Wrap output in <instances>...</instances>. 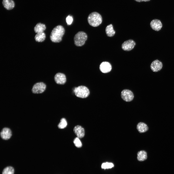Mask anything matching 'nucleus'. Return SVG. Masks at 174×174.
Here are the masks:
<instances>
[{
	"mask_svg": "<svg viewBox=\"0 0 174 174\" xmlns=\"http://www.w3.org/2000/svg\"><path fill=\"white\" fill-rule=\"evenodd\" d=\"M65 30L64 28L61 25H58L54 28L52 31L50 36L51 41L54 43L61 42L64 34Z\"/></svg>",
	"mask_w": 174,
	"mask_h": 174,
	"instance_id": "f257e3e1",
	"label": "nucleus"
},
{
	"mask_svg": "<svg viewBox=\"0 0 174 174\" xmlns=\"http://www.w3.org/2000/svg\"><path fill=\"white\" fill-rule=\"evenodd\" d=\"M87 20L89 24L93 27L98 26L102 23V21L101 15L96 12L91 13L89 15Z\"/></svg>",
	"mask_w": 174,
	"mask_h": 174,
	"instance_id": "f03ea898",
	"label": "nucleus"
},
{
	"mask_svg": "<svg viewBox=\"0 0 174 174\" xmlns=\"http://www.w3.org/2000/svg\"><path fill=\"white\" fill-rule=\"evenodd\" d=\"M87 38V35L85 32L82 31H79L74 36V44L77 46H81L85 44Z\"/></svg>",
	"mask_w": 174,
	"mask_h": 174,
	"instance_id": "7ed1b4c3",
	"label": "nucleus"
},
{
	"mask_svg": "<svg viewBox=\"0 0 174 174\" xmlns=\"http://www.w3.org/2000/svg\"><path fill=\"white\" fill-rule=\"evenodd\" d=\"M75 95L77 97L85 98L89 94V91L88 88L84 86H80L75 87L74 90Z\"/></svg>",
	"mask_w": 174,
	"mask_h": 174,
	"instance_id": "20e7f679",
	"label": "nucleus"
},
{
	"mask_svg": "<svg viewBox=\"0 0 174 174\" xmlns=\"http://www.w3.org/2000/svg\"><path fill=\"white\" fill-rule=\"evenodd\" d=\"M46 85L42 82H38L35 83L32 89V92L34 94H40L44 92L46 88Z\"/></svg>",
	"mask_w": 174,
	"mask_h": 174,
	"instance_id": "39448f33",
	"label": "nucleus"
},
{
	"mask_svg": "<svg viewBox=\"0 0 174 174\" xmlns=\"http://www.w3.org/2000/svg\"><path fill=\"white\" fill-rule=\"evenodd\" d=\"M121 96L124 101L127 102L131 101L133 99L134 96L133 93L128 89H124L121 92Z\"/></svg>",
	"mask_w": 174,
	"mask_h": 174,
	"instance_id": "423d86ee",
	"label": "nucleus"
},
{
	"mask_svg": "<svg viewBox=\"0 0 174 174\" xmlns=\"http://www.w3.org/2000/svg\"><path fill=\"white\" fill-rule=\"evenodd\" d=\"M150 67L152 71L157 72L161 69L163 67V64L160 61L156 59L152 62Z\"/></svg>",
	"mask_w": 174,
	"mask_h": 174,
	"instance_id": "0eeeda50",
	"label": "nucleus"
},
{
	"mask_svg": "<svg viewBox=\"0 0 174 174\" xmlns=\"http://www.w3.org/2000/svg\"><path fill=\"white\" fill-rule=\"evenodd\" d=\"M151 28L153 30L158 31L162 28L163 25L160 21L158 19H154L152 20L150 24Z\"/></svg>",
	"mask_w": 174,
	"mask_h": 174,
	"instance_id": "6e6552de",
	"label": "nucleus"
},
{
	"mask_svg": "<svg viewBox=\"0 0 174 174\" xmlns=\"http://www.w3.org/2000/svg\"><path fill=\"white\" fill-rule=\"evenodd\" d=\"M135 44L136 43L133 40L131 39L123 43L122 47L124 51H130L133 48Z\"/></svg>",
	"mask_w": 174,
	"mask_h": 174,
	"instance_id": "1a4fd4ad",
	"label": "nucleus"
},
{
	"mask_svg": "<svg viewBox=\"0 0 174 174\" xmlns=\"http://www.w3.org/2000/svg\"><path fill=\"white\" fill-rule=\"evenodd\" d=\"M54 79L56 82L59 84H64L66 81L65 75L63 73H60L56 74L55 76Z\"/></svg>",
	"mask_w": 174,
	"mask_h": 174,
	"instance_id": "9d476101",
	"label": "nucleus"
},
{
	"mask_svg": "<svg viewBox=\"0 0 174 174\" xmlns=\"http://www.w3.org/2000/svg\"><path fill=\"white\" fill-rule=\"evenodd\" d=\"M99 68L102 72L105 73L110 72L112 69V67L109 63L103 62L100 64Z\"/></svg>",
	"mask_w": 174,
	"mask_h": 174,
	"instance_id": "9b49d317",
	"label": "nucleus"
},
{
	"mask_svg": "<svg viewBox=\"0 0 174 174\" xmlns=\"http://www.w3.org/2000/svg\"><path fill=\"white\" fill-rule=\"evenodd\" d=\"M0 136L2 139L8 140L12 136L11 131L9 128H4L1 131Z\"/></svg>",
	"mask_w": 174,
	"mask_h": 174,
	"instance_id": "f8f14e48",
	"label": "nucleus"
},
{
	"mask_svg": "<svg viewBox=\"0 0 174 174\" xmlns=\"http://www.w3.org/2000/svg\"><path fill=\"white\" fill-rule=\"evenodd\" d=\"M73 130L77 137L79 138H81L84 136L85 130L80 125L76 126L74 128Z\"/></svg>",
	"mask_w": 174,
	"mask_h": 174,
	"instance_id": "ddd939ff",
	"label": "nucleus"
},
{
	"mask_svg": "<svg viewBox=\"0 0 174 174\" xmlns=\"http://www.w3.org/2000/svg\"><path fill=\"white\" fill-rule=\"evenodd\" d=\"M137 129L139 132L141 133L146 132L149 129L147 124L142 122H140L138 123Z\"/></svg>",
	"mask_w": 174,
	"mask_h": 174,
	"instance_id": "4468645a",
	"label": "nucleus"
},
{
	"mask_svg": "<svg viewBox=\"0 0 174 174\" xmlns=\"http://www.w3.org/2000/svg\"><path fill=\"white\" fill-rule=\"evenodd\" d=\"M2 4L4 7L8 10L12 9L14 6V2L12 0H3Z\"/></svg>",
	"mask_w": 174,
	"mask_h": 174,
	"instance_id": "2eb2a0df",
	"label": "nucleus"
},
{
	"mask_svg": "<svg viewBox=\"0 0 174 174\" xmlns=\"http://www.w3.org/2000/svg\"><path fill=\"white\" fill-rule=\"evenodd\" d=\"M46 29V26L44 24L37 23L34 28L35 32L36 33L44 32Z\"/></svg>",
	"mask_w": 174,
	"mask_h": 174,
	"instance_id": "dca6fc26",
	"label": "nucleus"
},
{
	"mask_svg": "<svg viewBox=\"0 0 174 174\" xmlns=\"http://www.w3.org/2000/svg\"><path fill=\"white\" fill-rule=\"evenodd\" d=\"M147 153L144 150H141L138 152L137 158L140 161H143L146 160L147 158Z\"/></svg>",
	"mask_w": 174,
	"mask_h": 174,
	"instance_id": "f3484780",
	"label": "nucleus"
},
{
	"mask_svg": "<svg viewBox=\"0 0 174 174\" xmlns=\"http://www.w3.org/2000/svg\"><path fill=\"white\" fill-rule=\"evenodd\" d=\"M105 31L107 36L109 37H112L114 36L115 33L113 29V25L111 24L109 25L106 27Z\"/></svg>",
	"mask_w": 174,
	"mask_h": 174,
	"instance_id": "a211bd4d",
	"label": "nucleus"
},
{
	"mask_svg": "<svg viewBox=\"0 0 174 174\" xmlns=\"http://www.w3.org/2000/svg\"><path fill=\"white\" fill-rule=\"evenodd\" d=\"M46 35L44 32L36 33L35 38V40L38 42H42L44 41Z\"/></svg>",
	"mask_w": 174,
	"mask_h": 174,
	"instance_id": "6ab92c4d",
	"label": "nucleus"
},
{
	"mask_svg": "<svg viewBox=\"0 0 174 174\" xmlns=\"http://www.w3.org/2000/svg\"><path fill=\"white\" fill-rule=\"evenodd\" d=\"M14 168L11 166L5 168L2 172V174H14Z\"/></svg>",
	"mask_w": 174,
	"mask_h": 174,
	"instance_id": "aec40b11",
	"label": "nucleus"
},
{
	"mask_svg": "<svg viewBox=\"0 0 174 174\" xmlns=\"http://www.w3.org/2000/svg\"><path fill=\"white\" fill-rule=\"evenodd\" d=\"M67 123L66 119L64 118H62L60 122L58 125V128L60 129H63L65 128L67 126Z\"/></svg>",
	"mask_w": 174,
	"mask_h": 174,
	"instance_id": "412c9836",
	"label": "nucleus"
},
{
	"mask_svg": "<svg viewBox=\"0 0 174 174\" xmlns=\"http://www.w3.org/2000/svg\"><path fill=\"white\" fill-rule=\"evenodd\" d=\"M114 166L113 164L111 163L106 162L103 163L101 166L102 168L104 169L110 168Z\"/></svg>",
	"mask_w": 174,
	"mask_h": 174,
	"instance_id": "4be33fe9",
	"label": "nucleus"
},
{
	"mask_svg": "<svg viewBox=\"0 0 174 174\" xmlns=\"http://www.w3.org/2000/svg\"><path fill=\"white\" fill-rule=\"evenodd\" d=\"M73 143L76 147L78 148H80L82 146V143L78 137L75 138L74 140Z\"/></svg>",
	"mask_w": 174,
	"mask_h": 174,
	"instance_id": "5701e85b",
	"label": "nucleus"
},
{
	"mask_svg": "<svg viewBox=\"0 0 174 174\" xmlns=\"http://www.w3.org/2000/svg\"><path fill=\"white\" fill-rule=\"evenodd\" d=\"M66 20L67 25H70L73 22V19L72 16L69 15L66 17Z\"/></svg>",
	"mask_w": 174,
	"mask_h": 174,
	"instance_id": "b1692460",
	"label": "nucleus"
},
{
	"mask_svg": "<svg viewBox=\"0 0 174 174\" xmlns=\"http://www.w3.org/2000/svg\"><path fill=\"white\" fill-rule=\"evenodd\" d=\"M138 2H140L142 1L147 2L150 1V0H134Z\"/></svg>",
	"mask_w": 174,
	"mask_h": 174,
	"instance_id": "393cba45",
	"label": "nucleus"
}]
</instances>
